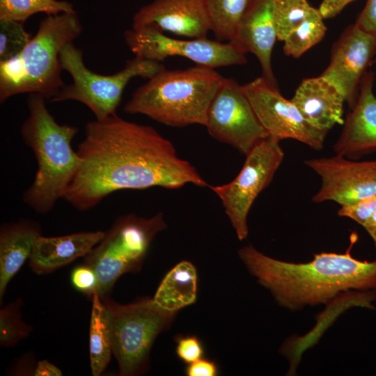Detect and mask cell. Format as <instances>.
Returning <instances> with one entry per match:
<instances>
[{
	"label": "cell",
	"instance_id": "obj_13",
	"mask_svg": "<svg viewBox=\"0 0 376 376\" xmlns=\"http://www.w3.org/2000/svg\"><path fill=\"white\" fill-rule=\"evenodd\" d=\"M320 178L321 185L312 200L332 201L340 206L376 194V160L353 161L336 155L305 161Z\"/></svg>",
	"mask_w": 376,
	"mask_h": 376
},
{
	"label": "cell",
	"instance_id": "obj_25",
	"mask_svg": "<svg viewBox=\"0 0 376 376\" xmlns=\"http://www.w3.org/2000/svg\"><path fill=\"white\" fill-rule=\"evenodd\" d=\"M44 13L47 15L76 13L72 4L60 0H0V19L24 23L31 16Z\"/></svg>",
	"mask_w": 376,
	"mask_h": 376
},
{
	"label": "cell",
	"instance_id": "obj_6",
	"mask_svg": "<svg viewBox=\"0 0 376 376\" xmlns=\"http://www.w3.org/2000/svg\"><path fill=\"white\" fill-rule=\"evenodd\" d=\"M59 59L63 70L71 75L72 82L65 84L50 101L79 102L93 113L97 120L116 113L123 91L132 78L141 77L149 79L165 68L161 62L135 56L127 61L125 67L114 74H97L85 65L82 51L72 42L62 47Z\"/></svg>",
	"mask_w": 376,
	"mask_h": 376
},
{
	"label": "cell",
	"instance_id": "obj_24",
	"mask_svg": "<svg viewBox=\"0 0 376 376\" xmlns=\"http://www.w3.org/2000/svg\"><path fill=\"white\" fill-rule=\"evenodd\" d=\"M327 27L318 8H313L304 22L283 40L285 55L299 58L324 38Z\"/></svg>",
	"mask_w": 376,
	"mask_h": 376
},
{
	"label": "cell",
	"instance_id": "obj_22",
	"mask_svg": "<svg viewBox=\"0 0 376 376\" xmlns=\"http://www.w3.org/2000/svg\"><path fill=\"white\" fill-rule=\"evenodd\" d=\"M89 348L91 373L100 375L110 361L112 351L109 311L97 293L92 296Z\"/></svg>",
	"mask_w": 376,
	"mask_h": 376
},
{
	"label": "cell",
	"instance_id": "obj_12",
	"mask_svg": "<svg viewBox=\"0 0 376 376\" xmlns=\"http://www.w3.org/2000/svg\"><path fill=\"white\" fill-rule=\"evenodd\" d=\"M261 125L269 136L292 139L314 150L324 147L327 132L311 125L276 86L261 76L242 86Z\"/></svg>",
	"mask_w": 376,
	"mask_h": 376
},
{
	"label": "cell",
	"instance_id": "obj_34",
	"mask_svg": "<svg viewBox=\"0 0 376 376\" xmlns=\"http://www.w3.org/2000/svg\"><path fill=\"white\" fill-rule=\"evenodd\" d=\"M354 0H322L318 10L323 19H329L339 14L346 6Z\"/></svg>",
	"mask_w": 376,
	"mask_h": 376
},
{
	"label": "cell",
	"instance_id": "obj_31",
	"mask_svg": "<svg viewBox=\"0 0 376 376\" xmlns=\"http://www.w3.org/2000/svg\"><path fill=\"white\" fill-rule=\"evenodd\" d=\"M176 342V354L183 362L189 364L202 359L204 352L203 347L196 336H181L177 338Z\"/></svg>",
	"mask_w": 376,
	"mask_h": 376
},
{
	"label": "cell",
	"instance_id": "obj_18",
	"mask_svg": "<svg viewBox=\"0 0 376 376\" xmlns=\"http://www.w3.org/2000/svg\"><path fill=\"white\" fill-rule=\"evenodd\" d=\"M313 127L327 132L343 124L345 98L340 90L322 75L304 79L290 100Z\"/></svg>",
	"mask_w": 376,
	"mask_h": 376
},
{
	"label": "cell",
	"instance_id": "obj_20",
	"mask_svg": "<svg viewBox=\"0 0 376 376\" xmlns=\"http://www.w3.org/2000/svg\"><path fill=\"white\" fill-rule=\"evenodd\" d=\"M40 226L22 220L3 225L0 232V298L24 262L29 258Z\"/></svg>",
	"mask_w": 376,
	"mask_h": 376
},
{
	"label": "cell",
	"instance_id": "obj_11",
	"mask_svg": "<svg viewBox=\"0 0 376 376\" xmlns=\"http://www.w3.org/2000/svg\"><path fill=\"white\" fill-rule=\"evenodd\" d=\"M217 141L246 155L269 136L258 120L242 86L224 78L209 107L205 125Z\"/></svg>",
	"mask_w": 376,
	"mask_h": 376
},
{
	"label": "cell",
	"instance_id": "obj_14",
	"mask_svg": "<svg viewBox=\"0 0 376 376\" xmlns=\"http://www.w3.org/2000/svg\"><path fill=\"white\" fill-rule=\"evenodd\" d=\"M376 56V36L355 23L334 43L328 67L321 75L342 93L350 109L356 104L360 84Z\"/></svg>",
	"mask_w": 376,
	"mask_h": 376
},
{
	"label": "cell",
	"instance_id": "obj_15",
	"mask_svg": "<svg viewBox=\"0 0 376 376\" xmlns=\"http://www.w3.org/2000/svg\"><path fill=\"white\" fill-rule=\"evenodd\" d=\"M132 29L203 38L210 24L203 0H154L136 13Z\"/></svg>",
	"mask_w": 376,
	"mask_h": 376
},
{
	"label": "cell",
	"instance_id": "obj_26",
	"mask_svg": "<svg viewBox=\"0 0 376 376\" xmlns=\"http://www.w3.org/2000/svg\"><path fill=\"white\" fill-rule=\"evenodd\" d=\"M313 8L307 0H274L277 40L283 41L304 22Z\"/></svg>",
	"mask_w": 376,
	"mask_h": 376
},
{
	"label": "cell",
	"instance_id": "obj_2",
	"mask_svg": "<svg viewBox=\"0 0 376 376\" xmlns=\"http://www.w3.org/2000/svg\"><path fill=\"white\" fill-rule=\"evenodd\" d=\"M345 253L323 252L307 263H290L267 256L252 246L238 254L249 272L269 290L277 303L288 309L327 304L350 290H376V260H357L351 249Z\"/></svg>",
	"mask_w": 376,
	"mask_h": 376
},
{
	"label": "cell",
	"instance_id": "obj_8",
	"mask_svg": "<svg viewBox=\"0 0 376 376\" xmlns=\"http://www.w3.org/2000/svg\"><path fill=\"white\" fill-rule=\"evenodd\" d=\"M104 303L109 311L112 351L119 373L138 375L148 363L155 340L170 326L175 313L164 310L150 298L127 305L109 300Z\"/></svg>",
	"mask_w": 376,
	"mask_h": 376
},
{
	"label": "cell",
	"instance_id": "obj_10",
	"mask_svg": "<svg viewBox=\"0 0 376 376\" xmlns=\"http://www.w3.org/2000/svg\"><path fill=\"white\" fill-rule=\"evenodd\" d=\"M124 38L130 51L143 59L161 62L169 56H178L214 69L246 63V53L233 42L207 38L179 40L146 29L127 30Z\"/></svg>",
	"mask_w": 376,
	"mask_h": 376
},
{
	"label": "cell",
	"instance_id": "obj_35",
	"mask_svg": "<svg viewBox=\"0 0 376 376\" xmlns=\"http://www.w3.org/2000/svg\"><path fill=\"white\" fill-rule=\"evenodd\" d=\"M61 370L48 361L42 360L37 363L33 370L35 376H61Z\"/></svg>",
	"mask_w": 376,
	"mask_h": 376
},
{
	"label": "cell",
	"instance_id": "obj_37",
	"mask_svg": "<svg viewBox=\"0 0 376 376\" xmlns=\"http://www.w3.org/2000/svg\"><path fill=\"white\" fill-rule=\"evenodd\" d=\"M374 62H375V65H376V56H375V58H374Z\"/></svg>",
	"mask_w": 376,
	"mask_h": 376
},
{
	"label": "cell",
	"instance_id": "obj_21",
	"mask_svg": "<svg viewBox=\"0 0 376 376\" xmlns=\"http://www.w3.org/2000/svg\"><path fill=\"white\" fill-rule=\"evenodd\" d=\"M197 279L195 266L189 261L182 260L164 277L153 300L164 310L176 313L196 301Z\"/></svg>",
	"mask_w": 376,
	"mask_h": 376
},
{
	"label": "cell",
	"instance_id": "obj_33",
	"mask_svg": "<svg viewBox=\"0 0 376 376\" xmlns=\"http://www.w3.org/2000/svg\"><path fill=\"white\" fill-rule=\"evenodd\" d=\"M217 373L216 363L207 359H200L186 368V373L189 376H215Z\"/></svg>",
	"mask_w": 376,
	"mask_h": 376
},
{
	"label": "cell",
	"instance_id": "obj_4",
	"mask_svg": "<svg viewBox=\"0 0 376 376\" xmlns=\"http://www.w3.org/2000/svg\"><path fill=\"white\" fill-rule=\"evenodd\" d=\"M223 79L214 68L200 65L184 70L164 68L133 93L123 110L171 127L205 126Z\"/></svg>",
	"mask_w": 376,
	"mask_h": 376
},
{
	"label": "cell",
	"instance_id": "obj_9",
	"mask_svg": "<svg viewBox=\"0 0 376 376\" xmlns=\"http://www.w3.org/2000/svg\"><path fill=\"white\" fill-rule=\"evenodd\" d=\"M280 141L272 136L265 138L246 155L243 166L234 180L210 186L220 198L240 240L248 235L247 216L254 201L269 185L283 160Z\"/></svg>",
	"mask_w": 376,
	"mask_h": 376
},
{
	"label": "cell",
	"instance_id": "obj_5",
	"mask_svg": "<svg viewBox=\"0 0 376 376\" xmlns=\"http://www.w3.org/2000/svg\"><path fill=\"white\" fill-rule=\"evenodd\" d=\"M77 13L49 15L23 50L0 62V102L21 93H37L52 100L65 86L59 54L81 33Z\"/></svg>",
	"mask_w": 376,
	"mask_h": 376
},
{
	"label": "cell",
	"instance_id": "obj_30",
	"mask_svg": "<svg viewBox=\"0 0 376 376\" xmlns=\"http://www.w3.org/2000/svg\"><path fill=\"white\" fill-rule=\"evenodd\" d=\"M70 279L74 288L81 292L91 297L97 293L98 278L90 266L83 264L76 267L71 273Z\"/></svg>",
	"mask_w": 376,
	"mask_h": 376
},
{
	"label": "cell",
	"instance_id": "obj_36",
	"mask_svg": "<svg viewBox=\"0 0 376 376\" xmlns=\"http://www.w3.org/2000/svg\"><path fill=\"white\" fill-rule=\"evenodd\" d=\"M363 227L371 237L374 244L376 246V210L363 224Z\"/></svg>",
	"mask_w": 376,
	"mask_h": 376
},
{
	"label": "cell",
	"instance_id": "obj_27",
	"mask_svg": "<svg viewBox=\"0 0 376 376\" xmlns=\"http://www.w3.org/2000/svg\"><path fill=\"white\" fill-rule=\"evenodd\" d=\"M21 300L17 299L3 307L0 311V345L8 347L15 345L27 337L32 330L21 315Z\"/></svg>",
	"mask_w": 376,
	"mask_h": 376
},
{
	"label": "cell",
	"instance_id": "obj_17",
	"mask_svg": "<svg viewBox=\"0 0 376 376\" xmlns=\"http://www.w3.org/2000/svg\"><path fill=\"white\" fill-rule=\"evenodd\" d=\"M277 40L274 0H253L242 17L232 41L258 58L265 79L276 86L272 54Z\"/></svg>",
	"mask_w": 376,
	"mask_h": 376
},
{
	"label": "cell",
	"instance_id": "obj_7",
	"mask_svg": "<svg viewBox=\"0 0 376 376\" xmlns=\"http://www.w3.org/2000/svg\"><path fill=\"white\" fill-rule=\"evenodd\" d=\"M165 228L161 213L150 218L130 214L115 221L84 262L97 276V294L102 299L120 276L141 268L151 242Z\"/></svg>",
	"mask_w": 376,
	"mask_h": 376
},
{
	"label": "cell",
	"instance_id": "obj_3",
	"mask_svg": "<svg viewBox=\"0 0 376 376\" xmlns=\"http://www.w3.org/2000/svg\"><path fill=\"white\" fill-rule=\"evenodd\" d=\"M45 98L31 93L29 116L21 127V135L36 157L38 169L24 201L40 214L50 212L63 197L77 172L81 159L72 146L78 128L58 124L47 109Z\"/></svg>",
	"mask_w": 376,
	"mask_h": 376
},
{
	"label": "cell",
	"instance_id": "obj_23",
	"mask_svg": "<svg viewBox=\"0 0 376 376\" xmlns=\"http://www.w3.org/2000/svg\"><path fill=\"white\" fill-rule=\"evenodd\" d=\"M253 0H203L213 32L219 41L233 40L242 17Z\"/></svg>",
	"mask_w": 376,
	"mask_h": 376
},
{
	"label": "cell",
	"instance_id": "obj_29",
	"mask_svg": "<svg viewBox=\"0 0 376 376\" xmlns=\"http://www.w3.org/2000/svg\"><path fill=\"white\" fill-rule=\"evenodd\" d=\"M375 210L376 194L351 204L341 205L338 214L352 219L363 226Z\"/></svg>",
	"mask_w": 376,
	"mask_h": 376
},
{
	"label": "cell",
	"instance_id": "obj_19",
	"mask_svg": "<svg viewBox=\"0 0 376 376\" xmlns=\"http://www.w3.org/2000/svg\"><path fill=\"white\" fill-rule=\"evenodd\" d=\"M101 230L79 232L59 237L36 240L29 258L31 269L38 274H47L78 258L86 256L103 239Z\"/></svg>",
	"mask_w": 376,
	"mask_h": 376
},
{
	"label": "cell",
	"instance_id": "obj_32",
	"mask_svg": "<svg viewBox=\"0 0 376 376\" xmlns=\"http://www.w3.org/2000/svg\"><path fill=\"white\" fill-rule=\"evenodd\" d=\"M355 24L363 30L376 36V0H366Z\"/></svg>",
	"mask_w": 376,
	"mask_h": 376
},
{
	"label": "cell",
	"instance_id": "obj_16",
	"mask_svg": "<svg viewBox=\"0 0 376 376\" xmlns=\"http://www.w3.org/2000/svg\"><path fill=\"white\" fill-rule=\"evenodd\" d=\"M375 75L366 71L356 104L347 114L343 128L333 146L336 155L358 159L376 150V96Z\"/></svg>",
	"mask_w": 376,
	"mask_h": 376
},
{
	"label": "cell",
	"instance_id": "obj_28",
	"mask_svg": "<svg viewBox=\"0 0 376 376\" xmlns=\"http://www.w3.org/2000/svg\"><path fill=\"white\" fill-rule=\"evenodd\" d=\"M23 24L13 20L0 19V62L19 54L31 39Z\"/></svg>",
	"mask_w": 376,
	"mask_h": 376
},
{
	"label": "cell",
	"instance_id": "obj_1",
	"mask_svg": "<svg viewBox=\"0 0 376 376\" xmlns=\"http://www.w3.org/2000/svg\"><path fill=\"white\" fill-rule=\"evenodd\" d=\"M77 152L81 164L63 199L79 211L121 189L209 186L155 129L116 113L87 123Z\"/></svg>",
	"mask_w": 376,
	"mask_h": 376
}]
</instances>
